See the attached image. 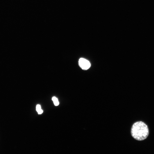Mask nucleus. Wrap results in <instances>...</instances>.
<instances>
[{
	"mask_svg": "<svg viewBox=\"0 0 154 154\" xmlns=\"http://www.w3.org/2000/svg\"><path fill=\"white\" fill-rule=\"evenodd\" d=\"M78 64L81 68L84 70L88 69L91 66L89 61L83 58H81L79 59Z\"/></svg>",
	"mask_w": 154,
	"mask_h": 154,
	"instance_id": "f03ea898",
	"label": "nucleus"
},
{
	"mask_svg": "<svg viewBox=\"0 0 154 154\" xmlns=\"http://www.w3.org/2000/svg\"><path fill=\"white\" fill-rule=\"evenodd\" d=\"M149 129L147 125L143 122L137 121L133 125L131 130L132 137L138 141L146 139L148 135Z\"/></svg>",
	"mask_w": 154,
	"mask_h": 154,
	"instance_id": "f257e3e1",
	"label": "nucleus"
},
{
	"mask_svg": "<svg viewBox=\"0 0 154 154\" xmlns=\"http://www.w3.org/2000/svg\"><path fill=\"white\" fill-rule=\"evenodd\" d=\"M52 100L53 101L54 105L56 106H58L59 104V103L57 98L55 97H53L52 98Z\"/></svg>",
	"mask_w": 154,
	"mask_h": 154,
	"instance_id": "20e7f679",
	"label": "nucleus"
},
{
	"mask_svg": "<svg viewBox=\"0 0 154 154\" xmlns=\"http://www.w3.org/2000/svg\"><path fill=\"white\" fill-rule=\"evenodd\" d=\"M36 110L38 114H41L43 112V111L41 109L40 105L38 104L36 106Z\"/></svg>",
	"mask_w": 154,
	"mask_h": 154,
	"instance_id": "7ed1b4c3",
	"label": "nucleus"
}]
</instances>
